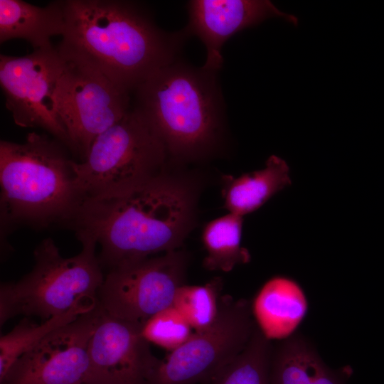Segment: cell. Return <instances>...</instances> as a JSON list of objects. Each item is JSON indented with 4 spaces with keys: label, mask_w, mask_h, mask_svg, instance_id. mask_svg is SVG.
<instances>
[{
    "label": "cell",
    "mask_w": 384,
    "mask_h": 384,
    "mask_svg": "<svg viewBox=\"0 0 384 384\" xmlns=\"http://www.w3.org/2000/svg\"><path fill=\"white\" fill-rule=\"evenodd\" d=\"M65 26L56 48L63 58L102 73L119 90H134L180 58L190 37L169 32L144 4L129 0H63Z\"/></svg>",
    "instance_id": "1"
},
{
    "label": "cell",
    "mask_w": 384,
    "mask_h": 384,
    "mask_svg": "<svg viewBox=\"0 0 384 384\" xmlns=\"http://www.w3.org/2000/svg\"><path fill=\"white\" fill-rule=\"evenodd\" d=\"M76 235L82 244L78 255L64 257L52 239H44L33 251L32 270L17 282L1 284V326L20 315L46 321L77 306L97 304L105 278L97 243L88 233Z\"/></svg>",
    "instance_id": "5"
},
{
    "label": "cell",
    "mask_w": 384,
    "mask_h": 384,
    "mask_svg": "<svg viewBox=\"0 0 384 384\" xmlns=\"http://www.w3.org/2000/svg\"><path fill=\"white\" fill-rule=\"evenodd\" d=\"M272 350L256 327L244 349L206 384H272Z\"/></svg>",
    "instance_id": "19"
},
{
    "label": "cell",
    "mask_w": 384,
    "mask_h": 384,
    "mask_svg": "<svg viewBox=\"0 0 384 384\" xmlns=\"http://www.w3.org/2000/svg\"><path fill=\"white\" fill-rule=\"evenodd\" d=\"M101 314L97 304L48 334L13 363L0 384H85L89 344Z\"/></svg>",
    "instance_id": "11"
},
{
    "label": "cell",
    "mask_w": 384,
    "mask_h": 384,
    "mask_svg": "<svg viewBox=\"0 0 384 384\" xmlns=\"http://www.w3.org/2000/svg\"><path fill=\"white\" fill-rule=\"evenodd\" d=\"M96 306H77L65 314L43 321L41 324H36L27 317L23 319L11 331L1 336L0 379L23 353L48 334L92 311Z\"/></svg>",
    "instance_id": "20"
},
{
    "label": "cell",
    "mask_w": 384,
    "mask_h": 384,
    "mask_svg": "<svg viewBox=\"0 0 384 384\" xmlns=\"http://www.w3.org/2000/svg\"><path fill=\"white\" fill-rule=\"evenodd\" d=\"M242 218L229 213L205 226L202 242L206 251L203 261L206 269L227 272L250 262L249 251L241 245Z\"/></svg>",
    "instance_id": "18"
},
{
    "label": "cell",
    "mask_w": 384,
    "mask_h": 384,
    "mask_svg": "<svg viewBox=\"0 0 384 384\" xmlns=\"http://www.w3.org/2000/svg\"><path fill=\"white\" fill-rule=\"evenodd\" d=\"M223 183L225 208L229 213L243 217L291 184L289 167L283 159L271 155L262 169L237 178L225 175Z\"/></svg>",
    "instance_id": "16"
},
{
    "label": "cell",
    "mask_w": 384,
    "mask_h": 384,
    "mask_svg": "<svg viewBox=\"0 0 384 384\" xmlns=\"http://www.w3.org/2000/svg\"><path fill=\"white\" fill-rule=\"evenodd\" d=\"M63 59L54 102L70 140V150L82 161L95 139L129 111L132 95L96 70Z\"/></svg>",
    "instance_id": "8"
},
{
    "label": "cell",
    "mask_w": 384,
    "mask_h": 384,
    "mask_svg": "<svg viewBox=\"0 0 384 384\" xmlns=\"http://www.w3.org/2000/svg\"><path fill=\"white\" fill-rule=\"evenodd\" d=\"M167 156L161 139L132 106L95 139L83 161H73L75 182L84 200L117 194L161 174Z\"/></svg>",
    "instance_id": "6"
},
{
    "label": "cell",
    "mask_w": 384,
    "mask_h": 384,
    "mask_svg": "<svg viewBox=\"0 0 384 384\" xmlns=\"http://www.w3.org/2000/svg\"><path fill=\"white\" fill-rule=\"evenodd\" d=\"M222 284L221 279L214 278L204 285L183 284L178 288L172 306L195 332L208 329L215 321Z\"/></svg>",
    "instance_id": "21"
},
{
    "label": "cell",
    "mask_w": 384,
    "mask_h": 384,
    "mask_svg": "<svg viewBox=\"0 0 384 384\" xmlns=\"http://www.w3.org/2000/svg\"><path fill=\"white\" fill-rule=\"evenodd\" d=\"M272 384H346L344 374L329 368L299 337L282 343L272 353Z\"/></svg>",
    "instance_id": "17"
},
{
    "label": "cell",
    "mask_w": 384,
    "mask_h": 384,
    "mask_svg": "<svg viewBox=\"0 0 384 384\" xmlns=\"http://www.w3.org/2000/svg\"><path fill=\"white\" fill-rule=\"evenodd\" d=\"M218 73L178 58L132 93V106L149 122L168 156L198 159L217 147L226 112Z\"/></svg>",
    "instance_id": "3"
},
{
    "label": "cell",
    "mask_w": 384,
    "mask_h": 384,
    "mask_svg": "<svg viewBox=\"0 0 384 384\" xmlns=\"http://www.w3.org/2000/svg\"><path fill=\"white\" fill-rule=\"evenodd\" d=\"M161 174L114 195L85 199L69 224L92 235L102 267L176 250L190 230L193 201L184 184Z\"/></svg>",
    "instance_id": "2"
},
{
    "label": "cell",
    "mask_w": 384,
    "mask_h": 384,
    "mask_svg": "<svg viewBox=\"0 0 384 384\" xmlns=\"http://www.w3.org/2000/svg\"><path fill=\"white\" fill-rule=\"evenodd\" d=\"M63 65V58L53 46L21 57L1 54L0 85L16 124L43 129L70 150V140L54 102Z\"/></svg>",
    "instance_id": "10"
},
{
    "label": "cell",
    "mask_w": 384,
    "mask_h": 384,
    "mask_svg": "<svg viewBox=\"0 0 384 384\" xmlns=\"http://www.w3.org/2000/svg\"><path fill=\"white\" fill-rule=\"evenodd\" d=\"M255 328L248 301L221 296L213 324L159 359L148 384H206L244 349Z\"/></svg>",
    "instance_id": "7"
},
{
    "label": "cell",
    "mask_w": 384,
    "mask_h": 384,
    "mask_svg": "<svg viewBox=\"0 0 384 384\" xmlns=\"http://www.w3.org/2000/svg\"><path fill=\"white\" fill-rule=\"evenodd\" d=\"M186 255L174 250L110 269L97 293V304L108 314L143 324L172 305L183 284Z\"/></svg>",
    "instance_id": "9"
},
{
    "label": "cell",
    "mask_w": 384,
    "mask_h": 384,
    "mask_svg": "<svg viewBox=\"0 0 384 384\" xmlns=\"http://www.w3.org/2000/svg\"><path fill=\"white\" fill-rule=\"evenodd\" d=\"M307 308L301 287L284 276L267 280L250 306L257 328L270 341L290 336L303 320Z\"/></svg>",
    "instance_id": "14"
},
{
    "label": "cell",
    "mask_w": 384,
    "mask_h": 384,
    "mask_svg": "<svg viewBox=\"0 0 384 384\" xmlns=\"http://www.w3.org/2000/svg\"><path fill=\"white\" fill-rule=\"evenodd\" d=\"M142 324L112 316L102 309L89 344L85 384L149 383L159 358L142 336Z\"/></svg>",
    "instance_id": "12"
},
{
    "label": "cell",
    "mask_w": 384,
    "mask_h": 384,
    "mask_svg": "<svg viewBox=\"0 0 384 384\" xmlns=\"http://www.w3.org/2000/svg\"><path fill=\"white\" fill-rule=\"evenodd\" d=\"M63 144L32 132L22 143L1 140V225L36 228L74 219L83 198L77 188L73 159Z\"/></svg>",
    "instance_id": "4"
},
{
    "label": "cell",
    "mask_w": 384,
    "mask_h": 384,
    "mask_svg": "<svg viewBox=\"0 0 384 384\" xmlns=\"http://www.w3.org/2000/svg\"><path fill=\"white\" fill-rule=\"evenodd\" d=\"M63 0L38 6L22 0H0V42L27 41L33 50L52 46L50 38L63 34Z\"/></svg>",
    "instance_id": "15"
},
{
    "label": "cell",
    "mask_w": 384,
    "mask_h": 384,
    "mask_svg": "<svg viewBox=\"0 0 384 384\" xmlns=\"http://www.w3.org/2000/svg\"><path fill=\"white\" fill-rule=\"evenodd\" d=\"M188 22L184 28L197 36L206 49L204 68L220 71L222 47L236 33L270 18H282L297 26V18L267 0H193L187 4Z\"/></svg>",
    "instance_id": "13"
},
{
    "label": "cell",
    "mask_w": 384,
    "mask_h": 384,
    "mask_svg": "<svg viewBox=\"0 0 384 384\" xmlns=\"http://www.w3.org/2000/svg\"><path fill=\"white\" fill-rule=\"evenodd\" d=\"M193 333L188 321L172 305L152 315L141 327L142 336L149 343L169 352L181 346Z\"/></svg>",
    "instance_id": "22"
}]
</instances>
